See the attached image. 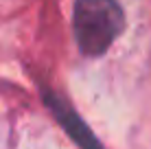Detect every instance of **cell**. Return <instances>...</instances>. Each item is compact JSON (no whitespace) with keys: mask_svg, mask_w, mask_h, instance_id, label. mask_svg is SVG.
<instances>
[{"mask_svg":"<svg viewBox=\"0 0 151 149\" xmlns=\"http://www.w3.org/2000/svg\"><path fill=\"white\" fill-rule=\"evenodd\" d=\"M75 37L86 55H101L123 31L116 0H79L75 7Z\"/></svg>","mask_w":151,"mask_h":149,"instance_id":"cell-1","label":"cell"}]
</instances>
